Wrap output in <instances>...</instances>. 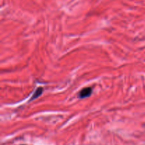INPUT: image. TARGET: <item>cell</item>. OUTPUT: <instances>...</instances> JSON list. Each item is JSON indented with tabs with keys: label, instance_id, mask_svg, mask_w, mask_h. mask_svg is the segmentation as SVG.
<instances>
[{
	"label": "cell",
	"instance_id": "6da1fadb",
	"mask_svg": "<svg viewBox=\"0 0 145 145\" xmlns=\"http://www.w3.org/2000/svg\"><path fill=\"white\" fill-rule=\"evenodd\" d=\"M93 89L91 87H86L82 89L79 93V96L80 99H85V98L89 97L92 93Z\"/></svg>",
	"mask_w": 145,
	"mask_h": 145
},
{
	"label": "cell",
	"instance_id": "7a4b0ae2",
	"mask_svg": "<svg viewBox=\"0 0 145 145\" xmlns=\"http://www.w3.org/2000/svg\"><path fill=\"white\" fill-rule=\"evenodd\" d=\"M42 91H43V89H42V87L38 88V89H37V90L35 91V93H34V94L33 95L32 98H31V99L30 100V101H31L33 100V99H37L38 97H39V96L42 94Z\"/></svg>",
	"mask_w": 145,
	"mask_h": 145
}]
</instances>
